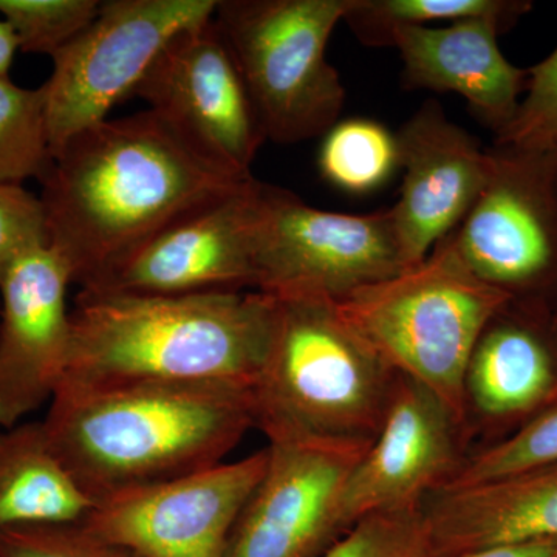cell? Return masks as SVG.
<instances>
[{"label":"cell","mask_w":557,"mask_h":557,"mask_svg":"<svg viewBox=\"0 0 557 557\" xmlns=\"http://www.w3.org/2000/svg\"><path fill=\"white\" fill-rule=\"evenodd\" d=\"M251 177L209 163L152 110L101 121L40 180L49 248L73 285L97 287L174 220Z\"/></svg>","instance_id":"1"},{"label":"cell","mask_w":557,"mask_h":557,"mask_svg":"<svg viewBox=\"0 0 557 557\" xmlns=\"http://www.w3.org/2000/svg\"><path fill=\"white\" fill-rule=\"evenodd\" d=\"M42 423L97 504L223 463L256 428L249 388L223 383H62Z\"/></svg>","instance_id":"2"},{"label":"cell","mask_w":557,"mask_h":557,"mask_svg":"<svg viewBox=\"0 0 557 557\" xmlns=\"http://www.w3.org/2000/svg\"><path fill=\"white\" fill-rule=\"evenodd\" d=\"M267 293L143 296L79 289L62 383H223L251 388L269 350ZM61 383V384H62Z\"/></svg>","instance_id":"3"},{"label":"cell","mask_w":557,"mask_h":557,"mask_svg":"<svg viewBox=\"0 0 557 557\" xmlns=\"http://www.w3.org/2000/svg\"><path fill=\"white\" fill-rule=\"evenodd\" d=\"M269 350L252 383L256 428L270 443H370L399 373L335 300L273 296Z\"/></svg>","instance_id":"4"},{"label":"cell","mask_w":557,"mask_h":557,"mask_svg":"<svg viewBox=\"0 0 557 557\" xmlns=\"http://www.w3.org/2000/svg\"><path fill=\"white\" fill-rule=\"evenodd\" d=\"M509 299L440 240L423 262L336 304L399 375L434 392L471 428L465 403L469 359Z\"/></svg>","instance_id":"5"},{"label":"cell","mask_w":557,"mask_h":557,"mask_svg":"<svg viewBox=\"0 0 557 557\" xmlns=\"http://www.w3.org/2000/svg\"><path fill=\"white\" fill-rule=\"evenodd\" d=\"M350 0H218L214 24L230 47L267 139L295 145L327 134L346 89L327 44Z\"/></svg>","instance_id":"6"},{"label":"cell","mask_w":557,"mask_h":557,"mask_svg":"<svg viewBox=\"0 0 557 557\" xmlns=\"http://www.w3.org/2000/svg\"><path fill=\"white\" fill-rule=\"evenodd\" d=\"M479 199L446 244L511 299L557 302V152L494 145Z\"/></svg>","instance_id":"7"},{"label":"cell","mask_w":557,"mask_h":557,"mask_svg":"<svg viewBox=\"0 0 557 557\" xmlns=\"http://www.w3.org/2000/svg\"><path fill=\"white\" fill-rule=\"evenodd\" d=\"M218 0H108L79 36L54 54L40 86L51 156L134 97L164 47L211 21Z\"/></svg>","instance_id":"8"},{"label":"cell","mask_w":557,"mask_h":557,"mask_svg":"<svg viewBox=\"0 0 557 557\" xmlns=\"http://www.w3.org/2000/svg\"><path fill=\"white\" fill-rule=\"evenodd\" d=\"M258 292L344 300L406 270L391 211H322L260 182Z\"/></svg>","instance_id":"9"},{"label":"cell","mask_w":557,"mask_h":557,"mask_svg":"<svg viewBox=\"0 0 557 557\" xmlns=\"http://www.w3.org/2000/svg\"><path fill=\"white\" fill-rule=\"evenodd\" d=\"M269 448L102 498L81 525L139 557H226Z\"/></svg>","instance_id":"10"},{"label":"cell","mask_w":557,"mask_h":557,"mask_svg":"<svg viewBox=\"0 0 557 557\" xmlns=\"http://www.w3.org/2000/svg\"><path fill=\"white\" fill-rule=\"evenodd\" d=\"M134 97L148 102L209 163L234 177H251L265 132L214 20L175 36Z\"/></svg>","instance_id":"11"},{"label":"cell","mask_w":557,"mask_h":557,"mask_svg":"<svg viewBox=\"0 0 557 557\" xmlns=\"http://www.w3.org/2000/svg\"><path fill=\"white\" fill-rule=\"evenodd\" d=\"M258 178L174 220L89 292L194 296L258 289Z\"/></svg>","instance_id":"12"},{"label":"cell","mask_w":557,"mask_h":557,"mask_svg":"<svg viewBox=\"0 0 557 557\" xmlns=\"http://www.w3.org/2000/svg\"><path fill=\"white\" fill-rule=\"evenodd\" d=\"M469 435L471 428L442 398L399 375L379 434L341 493L344 533L368 516L423 508L467 460Z\"/></svg>","instance_id":"13"},{"label":"cell","mask_w":557,"mask_h":557,"mask_svg":"<svg viewBox=\"0 0 557 557\" xmlns=\"http://www.w3.org/2000/svg\"><path fill=\"white\" fill-rule=\"evenodd\" d=\"M370 443H270L265 474L242 511L226 557L321 555L346 534L341 493Z\"/></svg>","instance_id":"14"},{"label":"cell","mask_w":557,"mask_h":557,"mask_svg":"<svg viewBox=\"0 0 557 557\" xmlns=\"http://www.w3.org/2000/svg\"><path fill=\"white\" fill-rule=\"evenodd\" d=\"M70 285L67 267L49 247L22 256L0 282V429L50 403L64 380Z\"/></svg>","instance_id":"15"},{"label":"cell","mask_w":557,"mask_h":557,"mask_svg":"<svg viewBox=\"0 0 557 557\" xmlns=\"http://www.w3.org/2000/svg\"><path fill=\"white\" fill-rule=\"evenodd\" d=\"M401 196L391 211L406 270L460 225L490 171L487 150L429 100L397 132Z\"/></svg>","instance_id":"16"},{"label":"cell","mask_w":557,"mask_h":557,"mask_svg":"<svg viewBox=\"0 0 557 557\" xmlns=\"http://www.w3.org/2000/svg\"><path fill=\"white\" fill-rule=\"evenodd\" d=\"M557 401V302L509 299L475 344L465 376L469 424L497 440Z\"/></svg>","instance_id":"17"},{"label":"cell","mask_w":557,"mask_h":557,"mask_svg":"<svg viewBox=\"0 0 557 557\" xmlns=\"http://www.w3.org/2000/svg\"><path fill=\"white\" fill-rule=\"evenodd\" d=\"M505 32L504 24L490 17L398 28L391 47L401 54L403 86L461 95L497 137L515 120L528 79V70L512 65L498 47Z\"/></svg>","instance_id":"18"},{"label":"cell","mask_w":557,"mask_h":557,"mask_svg":"<svg viewBox=\"0 0 557 557\" xmlns=\"http://www.w3.org/2000/svg\"><path fill=\"white\" fill-rule=\"evenodd\" d=\"M431 557L557 539V463L435 493L423 505Z\"/></svg>","instance_id":"19"},{"label":"cell","mask_w":557,"mask_h":557,"mask_svg":"<svg viewBox=\"0 0 557 557\" xmlns=\"http://www.w3.org/2000/svg\"><path fill=\"white\" fill-rule=\"evenodd\" d=\"M97 505L62 463L42 421L0 429V531L78 525Z\"/></svg>","instance_id":"20"},{"label":"cell","mask_w":557,"mask_h":557,"mask_svg":"<svg viewBox=\"0 0 557 557\" xmlns=\"http://www.w3.org/2000/svg\"><path fill=\"white\" fill-rule=\"evenodd\" d=\"M531 9L527 0H350L344 22L364 46L391 47L398 28L429 22L490 17L511 30Z\"/></svg>","instance_id":"21"},{"label":"cell","mask_w":557,"mask_h":557,"mask_svg":"<svg viewBox=\"0 0 557 557\" xmlns=\"http://www.w3.org/2000/svg\"><path fill=\"white\" fill-rule=\"evenodd\" d=\"M319 171L336 188L366 194L399 170L397 135L369 119L338 121L324 135Z\"/></svg>","instance_id":"22"},{"label":"cell","mask_w":557,"mask_h":557,"mask_svg":"<svg viewBox=\"0 0 557 557\" xmlns=\"http://www.w3.org/2000/svg\"><path fill=\"white\" fill-rule=\"evenodd\" d=\"M51 161L42 89H24L0 78V183H40Z\"/></svg>","instance_id":"23"},{"label":"cell","mask_w":557,"mask_h":557,"mask_svg":"<svg viewBox=\"0 0 557 557\" xmlns=\"http://www.w3.org/2000/svg\"><path fill=\"white\" fill-rule=\"evenodd\" d=\"M555 463H557V401L528 420L507 437L490 443L479 453L469 454L457 474L443 490L474 485V483L504 478L525 469Z\"/></svg>","instance_id":"24"},{"label":"cell","mask_w":557,"mask_h":557,"mask_svg":"<svg viewBox=\"0 0 557 557\" xmlns=\"http://www.w3.org/2000/svg\"><path fill=\"white\" fill-rule=\"evenodd\" d=\"M100 0H0V17L24 53L53 58L100 13Z\"/></svg>","instance_id":"25"},{"label":"cell","mask_w":557,"mask_h":557,"mask_svg":"<svg viewBox=\"0 0 557 557\" xmlns=\"http://www.w3.org/2000/svg\"><path fill=\"white\" fill-rule=\"evenodd\" d=\"M317 557H431L423 508L368 516Z\"/></svg>","instance_id":"26"},{"label":"cell","mask_w":557,"mask_h":557,"mask_svg":"<svg viewBox=\"0 0 557 557\" xmlns=\"http://www.w3.org/2000/svg\"><path fill=\"white\" fill-rule=\"evenodd\" d=\"M525 98L494 145L557 152V49L528 69Z\"/></svg>","instance_id":"27"},{"label":"cell","mask_w":557,"mask_h":557,"mask_svg":"<svg viewBox=\"0 0 557 557\" xmlns=\"http://www.w3.org/2000/svg\"><path fill=\"white\" fill-rule=\"evenodd\" d=\"M0 557H139L78 525L17 527L0 531Z\"/></svg>","instance_id":"28"},{"label":"cell","mask_w":557,"mask_h":557,"mask_svg":"<svg viewBox=\"0 0 557 557\" xmlns=\"http://www.w3.org/2000/svg\"><path fill=\"white\" fill-rule=\"evenodd\" d=\"M49 247L40 197L16 183H0V282L33 249Z\"/></svg>","instance_id":"29"},{"label":"cell","mask_w":557,"mask_h":557,"mask_svg":"<svg viewBox=\"0 0 557 557\" xmlns=\"http://www.w3.org/2000/svg\"><path fill=\"white\" fill-rule=\"evenodd\" d=\"M442 557H557L556 541L528 542V544L497 545Z\"/></svg>","instance_id":"30"},{"label":"cell","mask_w":557,"mask_h":557,"mask_svg":"<svg viewBox=\"0 0 557 557\" xmlns=\"http://www.w3.org/2000/svg\"><path fill=\"white\" fill-rule=\"evenodd\" d=\"M16 51H20L16 35L13 28L0 17V78H10V69Z\"/></svg>","instance_id":"31"}]
</instances>
